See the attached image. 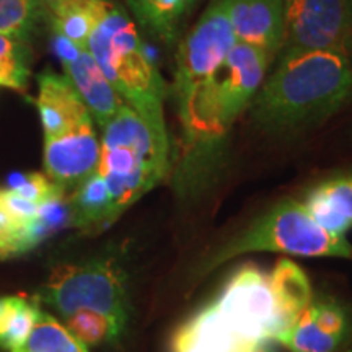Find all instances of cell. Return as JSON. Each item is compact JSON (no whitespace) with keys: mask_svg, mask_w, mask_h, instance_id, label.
Returning a JSON list of instances; mask_svg holds the SVG:
<instances>
[{"mask_svg":"<svg viewBox=\"0 0 352 352\" xmlns=\"http://www.w3.org/2000/svg\"><path fill=\"white\" fill-rule=\"evenodd\" d=\"M271 65L263 52L235 43L217 76L175 101L182 135L175 182L182 195H195L212 179L233 124L248 111Z\"/></svg>","mask_w":352,"mask_h":352,"instance_id":"obj_1","label":"cell"},{"mask_svg":"<svg viewBox=\"0 0 352 352\" xmlns=\"http://www.w3.org/2000/svg\"><path fill=\"white\" fill-rule=\"evenodd\" d=\"M248 107L267 134L289 135L323 124L352 101V64L344 52L283 50Z\"/></svg>","mask_w":352,"mask_h":352,"instance_id":"obj_2","label":"cell"},{"mask_svg":"<svg viewBox=\"0 0 352 352\" xmlns=\"http://www.w3.org/2000/svg\"><path fill=\"white\" fill-rule=\"evenodd\" d=\"M280 320L270 283L258 270L240 267L214 302L176 329L173 352H246L276 340Z\"/></svg>","mask_w":352,"mask_h":352,"instance_id":"obj_3","label":"cell"},{"mask_svg":"<svg viewBox=\"0 0 352 352\" xmlns=\"http://www.w3.org/2000/svg\"><path fill=\"white\" fill-rule=\"evenodd\" d=\"M98 173L121 215L162 183L171 170L168 131L122 104L103 127Z\"/></svg>","mask_w":352,"mask_h":352,"instance_id":"obj_4","label":"cell"},{"mask_svg":"<svg viewBox=\"0 0 352 352\" xmlns=\"http://www.w3.org/2000/svg\"><path fill=\"white\" fill-rule=\"evenodd\" d=\"M87 50L127 107L153 124L166 127L164 108L170 88L124 7L109 0Z\"/></svg>","mask_w":352,"mask_h":352,"instance_id":"obj_5","label":"cell"},{"mask_svg":"<svg viewBox=\"0 0 352 352\" xmlns=\"http://www.w3.org/2000/svg\"><path fill=\"white\" fill-rule=\"evenodd\" d=\"M254 252H277L296 256L344 258L352 261V243L344 235L324 230L300 201L285 199L254 220L240 235L208 259L206 271L228 259Z\"/></svg>","mask_w":352,"mask_h":352,"instance_id":"obj_6","label":"cell"},{"mask_svg":"<svg viewBox=\"0 0 352 352\" xmlns=\"http://www.w3.org/2000/svg\"><path fill=\"white\" fill-rule=\"evenodd\" d=\"M36 302L46 303L64 318L78 310H94L111 316L126 328L131 316L127 272L111 256L60 264L39 289Z\"/></svg>","mask_w":352,"mask_h":352,"instance_id":"obj_7","label":"cell"},{"mask_svg":"<svg viewBox=\"0 0 352 352\" xmlns=\"http://www.w3.org/2000/svg\"><path fill=\"white\" fill-rule=\"evenodd\" d=\"M235 43L223 0H212L176 50L173 100L188 98L217 76Z\"/></svg>","mask_w":352,"mask_h":352,"instance_id":"obj_8","label":"cell"},{"mask_svg":"<svg viewBox=\"0 0 352 352\" xmlns=\"http://www.w3.org/2000/svg\"><path fill=\"white\" fill-rule=\"evenodd\" d=\"M283 50L341 51L347 23V0H283Z\"/></svg>","mask_w":352,"mask_h":352,"instance_id":"obj_9","label":"cell"},{"mask_svg":"<svg viewBox=\"0 0 352 352\" xmlns=\"http://www.w3.org/2000/svg\"><path fill=\"white\" fill-rule=\"evenodd\" d=\"M352 340V311L336 298L311 300L276 338L292 352H338Z\"/></svg>","mask_w":352,"mask_h":352,"instance_id":"obj_10","label":"cell"},{"mask_svg":"<svg viewBox=\"0 0 352 352\" xmlns=\"http://www.w3.org/2000/svg\"><path fill=\"white\" fill-rule=\"evenodd\" d=\"M101 142L94 122H87L56 138L44 139L47 178L65 192L74 191L98 170Z\"/></svg>","mask_w":352,"mask_h":352,"instance_id":"obj_11","label":"cell"},{"mask_svg":"<svg viewBox=\"0 0 352 352\" xmlns=\"http://www.w3.org/2000/svg\"><path fill=\"white\" fill-rule=\"evenodd\" d=\"M54 50L63 63L65 77L80 95L91 120L103 129L126 103L103 76L90 51L76 46L59 34H54Z\"/></svg>","mask_w":352,"mask_h":352,"instance_id":"obj_12","label":"cell"},{"mask_svg":"<svg viewBox=\"0 0 352 352\" xmlns=\"http://www.w3.org/2000/svg\"><path fill=\"white\" fill-rule=\"evenodd\" d=\"M236 43L263 52L271 64L284 47L283 0H223Z\"/></svg>","mask_w":352,"mask_h":352,"instance_id":"obj_13","label":"cell"},{"mask_svg":"<svg viewBox=\"0 0 352 352\" xmlns=\"http://www.w3.org/2000/svg\"><path fill=\"white\" fill-rule=\"evenodd\" d=\"M38 111L44 139L56 138L87 122H94L85 103L67 77L44 70L38 77Z\"/></svg>","mask_w":352,"mask_h":352,"instance_id":"obj_14","label":"cell"},{"mask_svg":"<svg viewBox=\"0 0 352 352\" xmlns=\"http://www.w3.org/2000/svg\"><path fill=\"white\" fill-rule=\"evenodd\" d=\"M300 202L320 227L346 236L352 228V168L321 179L308 189Z\"/></svg>","mask_w":352,"mask_h":352,"instance_id":"obj_15","label":"cell"},{"mask_svg":"<svg viewBox=\"0 0 352 352\" xmlns=\"http://www.w3.org/2000/svg\"><path fill=\"white\" fill-rule=\"evenodd\" d=\"M267 277L285 331L314 300L311 284L302 267L287 258L279 259Z\"/></svg>","mask_w":352,"mask_h":352,"instance_id":"obj_16","label":"cell"},{"mask_svg":"<svg viewBox=\"0 0 352 352\" xmlns=\"http://www.w3.org/2000/svg\"><path fill=\"white\" fill-rule=\"evenodd\" d=\"M67 201L70 222L77 227H104L120 217L114 208L108 184L98 173V170L78 184L70 197H67Z\"/></svg>","mask_w":352,"mask_h":352,"instance_id":"obj_17","label":"cell"},{"mask_svg":"<svg viewBox=\"0 0 352 352\" xmlns=\"http://www.w3.org/2000/svg\"><path fill=\"white\" fill-rule=\"evenodd\" d=\"M126 3L138 25L168 46L175 41L182 19L192 7L191 0H126Z\"/></svg>","mask_w":352,"mask_h":352,"instance_id":"obj_18","label":"cell"},{"mask_svg":"<svg viewBox=\"0 0 352 352\" xmlns=\"http://www.w3.org/2000/svg\"><path fill=\"white\" fill-rule=\"evenodd\" d=\"M108 3L109 0H70L51 13L54 34L87 50L88 39L103 16Z\"/></svg>","mask_w":352,"mask_h":352,"instance_id":"obj_19","label":"cell"},{"mask_svg":"<svg viewBox=\"0 0 352 352\" xmlns=\"http://www.w3.org/2000/svg\"><path fill=\"white\" fill-rule=\"evenodd\" d=\"M10 352H88V349L65 328V324L47 311L39 310L32 333L23 344Z\"/></svg>","mask_w":352,"mask_h":352,"instance_id":"obj_20","label":"cell"},{"mask_svg":"<svg viewBox=\"0 0 352 352\" xmlns=\"http://www.w3.org/2000/svg\"><path fill=\"white\" fill-rule=\"evenodd\" d=\"M41 0H0V33L25 41L46 19Z\"/></svg>","mask_w":352,"mask_h":352,"instance_id":"obj_21","label":"cell"},{"mask_svg":"<svg viewBox=\"0 0 352 352\" xmlns=\"http://www.w3.org/2000/svg\"><path fill=\"white\" fill-rule=\"evenodd\" d=\"M65 328L85 346H98L120 340L124 328L111 316L94 310H78L65 316Z\"/></svg>","mask_w":352,"mask_h":352,"instance_id":"obj_22","label":"cell"},{"mask_svg":"<svg viewBox=\"0 0 352 352\" xmlns=\"http://www.w3.org/2000/svg\"><path fill=\"white\" fill-rule=\"evenodd\" d=\"M39 310L36 303L23 297H8L7 311L0 324V347L10 352L23 344L36 323Z\"/></svg>","mask_w":352,"mask_h":352,"instance_id":"obj_23","label":"cell"},{"mask_svg":"<svg viewBox=\"0 0 352 352\" xmlns=\"http://www.w3.org/2000/svg\"><path fill=\"white\" fill-rule=\"evenodd\" d=\"M28 76L30 59L23 41L0 33V85L23 90Z\"/></svg>","mask_w":352,"mask_h":352,"instance_id":"obj_24","label":"cell"},{"mask_svg":"<svg viewBox=\"0 0 352 352\" xmlns=\"http://www.w3.org/2000/svg\"><path fill=\"white\" fill-rule=\"evenodd\" d=\"M12 192L16 196L25 197V199L34 202V204L43 206L52 199H60L65 197V191L63 188L52 183L47 176L41 173H26V175H13L10 176Z\"/></svg>","mask_w":352,"mask_h":352,"instance_id":"obj_25","label":"cell"},{"mask_svg":"<svg viewBox=\"0 0 352 352\" xmlns=\"http://www.w3.org/2000/svg\"><path fill=\"white\" fill-rule=\"evenodd\" d=\"M0 208L16 226L30 228V223L38 217L41 206L16 196L10 189H0Z\"/></svg>","mask_w":352,"mask_h":352,"instance_id":"obj_26","label":"cell"},{"mask_svg":"<svg viewBox=\"0 0 352 352\" xmlns=\"http://www.w3.org/2000/svg\"><path fill=\"white\" fill-rule=\"evenodd\" d=\"M342 52L352 64V0H347V23L344 33V43H342Z\"/></svg>","mask_w":352,"mask_h":352,"instance_id":"obj_27","label":"cell"},{"mask_svg":"<svg viewBox=\"0 0 352 352\" xmlns=\"http://www.w3.org/2000/svg\"><path fill=\"white\" fill-rule=\"evenodd\" d=\"M41 2L44 3V7L47 8V12L52 13V12H56L57 8H60L67 2H70V0H41Z\"/></svg>","mask_w":352,"mask_h":352,"instance_id":"obj_28","label":"cell"},{"mask_svg":"<svg viewBox=\"0 0 352 352\" xmlns=\"http://www.w3.org/2000/svg\"><path fill=\"white\" fill-rule=\"evenodd\" d=\"M246 352H276V351H274V347L270 344V341H263V342H259V344L253 346L252 349H248Z\"/></svg>","mask_w":352,"mask_h":352,"instance_id":"obj_29","label":"cell"},{"mask_svg":"<svg viewBox=\"0 0 352 352\" xmlns=\"http://www.w3.org/2000/svg\"><path fill=\"white\" fill-rule=\"evenodd\" d=\"M8 307V297H0V324H2L3 315H6Z\"/></svg>","mask_w":352,"mask_h":352,"instance_id":"obj_30","label":"cell"},{"mask_svg":"<svg viewBox=\"0 0 352 352\" xmlns=\"http://www.w3.org/2000/svg\"><path fill=\"white\" fill-rule=\"evenodd\" d=\"M344 352H352V344H351V346H349V347H347V349H346V351H344Z\"/></svg>","mask_w":352,"mask_h":352,"instance_id":"obj_31","label":"cell"},{"mask_svg":"<svg viewBox=\"0 0 352 352\" xmlns=\"http://www.w3.org/2000/svg\"><path fill=\"white\" fill-rule=\"evenodd\" d=\"M0 259H6V258H3V253L2 252H0Z\"/></svg>","mask_w":352,"mask_h":352,"instance_id":"obj_32","label":"cell"},{"mask_svg":"<svg viewBox=\"0 0 352 352\" xmlns=\"http://www.w3.org/2000/svg\"><path fill=\"white\" fill-rule=\"evenodd\" d=\"M196 2V0H191V3H195Z\"/></svg>","mask_w":352,"mask_h":352,"instance_id":"obj_33","label":"cell"}]
</instances>
